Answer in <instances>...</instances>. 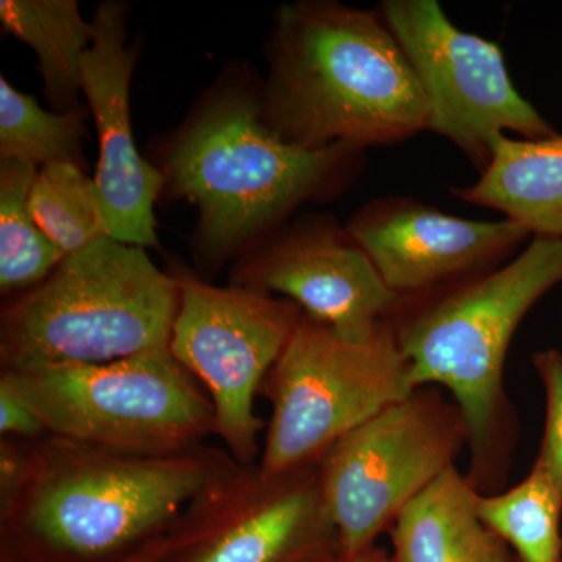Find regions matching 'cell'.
Returning a JSON list of instances; mask_svg holds the SVG:
<instances>
[{
  "instance_id": "1",
  "label": "cell",
  "mask_w": 562,
  "mask_h": 562,
  "mask_svg": "<svg viewBox=\"0 0 562 562\" xmlns=\"http://www.w3.org/2000/svg\"><path fill=\"white\" fill-rule=\"evenodd\" d=\"M268 47L262 114L292 146L366 151L428 132L427 98L376 7L281 5Z\"/></svg>"
},
{
  "instance_id": "2",
  "label": "cell",
  "mask_w": 562,
  "mask_h": 562,
  "mask_svg": "<svg viewBox=\"0 0 562 562\" xmlns=\"http://www.w3.org/2000/svg\"><path fill=\"white\" fill-rule=\"evenodd\" d=\"M239 465L224 447L172 454L33 439L27 476L0 508L7 547L31 562H111L168 532L210 484Z\"/></svg>"
},
{
  "instance_id": "3",
  "label": "cell",
  "mask_w": 562,
  "mask_h": 562,
  "mask_svg": "<svg viewBox=\"0 0 562 562\" xmlns=\"http://www.w3.org/2000/svg\"><path fill=\"white\" fill-rule=\"evenodd\" d=\"M364 157L347 146H292L266 122L260 92L228 87L177 133L161 171L171 194L198 209V250L217 265L280 231L303 203L346 190Z\"/></svg>"
},
{
  "instance_id": "4",
  "label": "cell",
  "mask_w": 562,
  "mask_h": 562,
  "mask_svg": "<svg viewBox=\"0 0 562 562\" xmlns=\"http://www.w3.org/2000/svg\"><path fill=\"white\" fill-rule=\"evenodd\" d=\"M562 283V239L531 238L505 265L443 290L402 299L391 317L414 390L453 395L472 450V483L491 479L506 425L503 371L514 333Z\"/></svg>"
},
{
  "instance_id": "5",
  "label": "cell",
  "mask_w": 562,
  "mask_h": 562,
  "mask_svg": "<svg viewBox=\"0 0 562 562\" xmlns=\"http://www.w3.org/2000/svg\"><path fill=\"white\" fill-rule=\"evenodd\" d=\"M179 279L146 249L103 236L2 310V371L101 364L169 349Z\"/></svg>"
},
{
  "instance_id": "6",
  "label": "cell",
  "mask_w": 562,
  "mask_h": 562,
  "mask_svg": "<svg viewBox=\"0 0 562 562\" xmlns=\"http://www.w3.org/2000/svg\"><path fill=\"white\" fill-rule=\"evenodd\" d=\"M47 435L135 454L205 446L213 403L169 349L101 364L2 371Z\"/></svg>"
},
{
  "instance_id": "7",
  "label": "cell",
  "mask_w": 562,
  "mask_h": 562,
  "mask_svg": "<svg viewBox=\"0 0 562 562\" xmlns=\"http://www.w3.org/2000/svg\"><path fill=\"white\" fill-rule=\"evenodd\" d=\"M414 391L391 321L355 342L303 313L261 387L272 413L258 464L269 473L319 464L342 436Z\"/></svg>"
},
{
  "instance_id": "8",
  "label": "cell",
  "mask_w": 562,
  "mask_h": 562,
  "mask_svg": "<svg viewBox=\"0 0 562 562\" xmlns=\"http://www.w3.org/2000/svg\"><path fill=\"white\" fill-rule=\"evenodd\" d=\"M468 442L457 405L420 387L342 436L319 461L322 497L339 550L375 546L398 514Z\"/></svg>"
},
{
  "instance_id": "9",
  "label": "cell",
  "mask_w": 562,
  "mask_h": 562,
  "mask_svg": "<svg viewBox=\"0 0 562 562\" xmlns=\"http://www.w3.org/2000/svg\"><path fill=\"white\" fill-rule=\"evenodd\" d=\"M169 351L213 403L216 432L243 468L261 458L265 422L255 398L288 346L303 312L294 302L246 288L181 277Z\"/></svg>"
},
{
  "instance_id": "10",
  "label": "cell",
  "mask_w": 562,
  "mask_h": 562,
  "mask_svg": "<svg viewBox=\"0 0 562 562\" xmlns=\"http://www.w3.org/2000/svg\"><path fill=\"white\" fill-rule=\"evenodd\" d=\"M401 44L428 102V132L442 136L482 172L495 140L508 133L558 135L514 87L494 41L461 31L436 0H383L376 5Z\"/></svg>"
},
{
  "instance_id": "11",
  "label": "cell",
  "mask_w": 562,
  "mask_h": 562,
  "mask_svg": "<svg viewBox=\"0 0 562 562\" xmlns=\"http://www.w3.org/2000/svg\"><path fill=\"white\" fill-rule=\"evenodd\" d=\"M319 464L283 473L236 465L180 514L160 562H306L338 549Z\"/></svg>"
},
{
  "instance_id": "12",
  "label": "cell",
  "mask_w": 562,
  "mask_h": 562,
  "mask_svg": "<svg viewBox=\"0 0 562 562\" xmlns=\"http://www.w3.org/2000/svg\"><path fill=\"white\" fill-rule=\"evenodd\" d=\"M231 284L288 299L355 342L371 339L402 302L347 228L324 214L283 225L246 251Z\"/></svg>"
},
{
  "instance_id": "13",
  "label": "cell",
  "mask_w": 562,
  "mask_h": 562,
  "mask_svg": "<svg viewBox=\"0 0 562 562\" xmlns=\"http://www.w3.org/2000/svg\"><path fill=\"white\" fill-rule=\"evenodd\" d=\"M346 228L401 299L430 294L497 269L531 239L505 217L452 216L406 195L373 199Z\"/></svg>"
},
{
  "instance_id": "14",
  "label": "cell",
  "mask_w": 562,
  "mask_h": 562,
  "mask_svg": "<svg viewBox=\"0 0 562 562\" xmlns=\"http://www.w3.org/2000/svg\"><path fill=\"white\" fill-rule=\"evenodd\" d=\"M92 41L81 61V94L99 138L94 181L110 238L158 247L155 203L166 188L161 169L140 157L133 136L131 85L136 54L127 46V7L103 2L91 20Z\"/></svg>"
},
{
  "instance_id": "15",
  "label": "cell",
  "mask_w": 562,
  "mask_h": 562,
  "mask_svg": "<svg viewBox=\"0 0 562 562\" xmlns=\"http://www.w3.org/2000/svg\"><path fill=\"white\" fill-rule=\"evenodd\" d=\"M479 495L469 476L447 469L391 525V562H513L480 519Z\"/></svg>"
},
{
  "instance_id": "16",
  "label": "cell",
  "mask_w": 562,
  "mask_h": 562,
  "mask_svg": "<svg viewBox=\"0 0 562 562\" xmlns=\"http://www.w3.org/2000/svg\"><path fill=\"white\" fill-rule=\"evenodd\" d=\"M452 192L462 202L498 211L531 238L562 239V135L501 136L479 179Z\"/></svg>"
},
{
  "instance_id": "17",
  "label": "cell",
  "mask_w": 562,
  "mask_h": 562,
  "mask_svg": "<svg viewBox=\"0 0 562 562\" xmlns=\"http://www.w3.org/2000/svg\"><path fill=\"white\" fill-rule=\"evenodd\" d=\"M0 22L38 57L44 91L57 113L79 110L81 61L92 41L76 0H2Z\"/></svg>"
},
{
  "instance_id": "18",
  "label": "cell",
  "mask_w": 562,
  "mask_h": 562,
  "mask_svg": "<svg viewBox=\"0 0 562 562\" xmlns=\"http://www.w3.org/2000/svg\"><path fill=\"white\" fill-rule=\"evenodd\" d=\"M476 509L517 561L562 562V492L538 464L512 490L480 492Z\"/></svg>"
},
{
  "instance_id": "19",
  "label": "cell",
  "mask_w": 562,
  "mask_h": 562,
  "mask_svg": "<svg viewBox=\"0 0 562 562\" xmlns=\"http://www.w3.org/2000/svg\"><path fill=\"white\" fill-rule=\"evenodd\" d=\"M38 168L0 160V291L18 295L47 279L63 254L41 232L29 209Z\"/></svg>"
},
{
  "instance_id": "20",
  "label": "cell",
  "mask_w": 562,
  "mask_h": 562,
  "mask_svg": "<svg viewBox=\"0 0 562 562\" xmlns=\"http://www.w3.org/2000/svg\"><path fill=\"white\" fill-rule=\"evenodd\" d=\"M29 209L63 257L109 236L98 184L74 162H50L38 169Z\"/></svg>"
},
{
  "instance_id": "21",
  "label": "cell",
  "mask_w": 562,
  "mask_h": 562,
  "mask_svg": "<svg viewBox=\"0 0 562 562\" xmlns=\"http://www.w3.org/2000/svg\"><path fill=\"white\" fill-rule=\"evenodd\" d=\"M85 110L52 113L35 98L14 90L0 79V160L31 162L36 168L50 162L83 161Z\"/></svg>"
},
{
  "instance_id": "22",
  "label": "cell",
  "mask_w": 562,
  "mask_h": 562,
  "mask_svg": "<svg viewBox=\"0 0 562 562\" xmlns=\"http://www.w3.org/2000/svg\"><path fill=\"white\" fill-rule=\"evenodd\" d=\"M532 364L546 387L547 416L538 464L562 492V351L543 350Z\"/></svg>"
},
{
  "instance_id": "23",
  "label": "cell",
  "mask_w": 562,
  "mask_h": 562,
  "mask_svg": "<svg viewBox=\"0 0 562 562\" xmlns=\"http://www.w3.org/2000/svg\"><path fill=\"white\" fill-rule=\"evenodd\" d=\"M44 435L47 431L29 403L13 383L0 373V436L32 441Z\"/></svg>"
},
{
  "instance_id": "24",
  "label": "cell",
  "mask_w": 562,
  "mask_h": 562,
  "mask_svg": "<svg viewBox=\"0 0 562 562\" xmlns=\"http://www.w3.org/2000/svg\"><path fill=\"white\" fill-rule=\"evenodd\" d=\"M32 441L16 438L0 441V508L9 505L27 476Z\"/></svg>"
},
{
  "instance_id": "25",
  "label": "cell",
  "mask_w": 562,
  "mask_h": 562,
  "mask_svg": "<svg viewBox=\"0 0 562 562\" xmlns=\"http://www.w3.org/2000/svg\"><path fill=\"white\" fill-rule=\"evenodd\" d=\"M306 562H391V557L386 550L375 546L357 553H344L338 547Z\"/></svg>"
},
{
  "instance_id": "26",
  "label": "cell",
  "mask_w": 562,
  "mask_h": 562,
  "mask_svg": "<svg viewBox=\"0 0 562 562\" xmlns=\"http://www.w3.org/2000/svg\"><path fill=\"white\" fill-rule=\"evenodd\" d=\"M162 553H165V536L146 543L127 557L111 562H160Z\"/></svg>"
},
{
  "instance_id": "27",
  "label": "cell",
  "mask_w": 562,
  "mask_h": 562,
  "mask_svg": "<svg viewBox=\"0 0 562 562\" xmlns=\"http://www.w3.org/2000/svg\"><path fill=\"white\" fill-rule=\"evenodd\" d=\"M513 562H519V561H517V560H516V558H514V561H513Z\"/></svg>"
}]
</instances>
